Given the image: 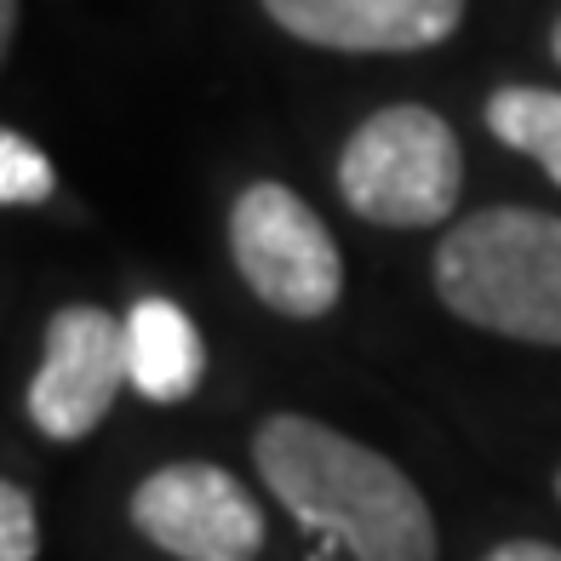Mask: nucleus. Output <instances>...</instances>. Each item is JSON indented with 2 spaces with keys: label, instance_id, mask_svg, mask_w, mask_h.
Wrapping results in <instances>:
<instances>
[{
  "label": "nucleus",
  "instance_id": "f257e3e1",
  "mask_svg": "<svg viewBox=\"0 0 561 561\" xmlns=\"http://www.w3.org/2000/svg\"><path fill=\"white\" fill-rule=\"evenodd\" d=\"M264 488L355 561H436V516L413 476L344 430L275 413L252 436Z\"/></svg>",
  "mask_w": 561,
  "mask_h": 561
},
{
  "label": "nucleus",
  "instance_id": "f03ea898",
  "mask_svg": "<svg viewBox=\"0 0 561 561\" xmlns=\"http://www.w3.org/2000/svg\"><path fill=\"white\" fill-rule=\"evenodd\" d=\"M442 304L499 339L561 350V218L533 207H488L453 224L436 247Z\"/></svg>",
  "mask_w": 561,
  "mask_h": 561
},
{
  "label": "nucleus",
  "instance_id": "7ed1b4c3",
  "mask_svg": "<svg viewBox=\"0 0 561 561\" xmlns=\"http://www.w3.org/2000/svg\"><path fill=\"white\" fill-rule=\"evenodd\" d=\"M465 190V149L424 104H390L350 133L339 156V195L355 218L390 229H430L453 218Z\"/></svg>",
  "mask_w": 561,
  "mask_h": 561
},
{
  "label": "nucleus",
  "instance_id": "20e7f679",
  "mask_svg": "<svg viewBox=\"0 0 561 561\" xmlns=\"http://www.w3.org/2000/svg\"><path fill=\"white\" fill-rule=\"evenodd\" d=\"M229 252L252 287L287 321H316L344 298V259L310 201L287 184H247L229 213Z\"/></svg>",
  "mask_w": 561,
  "mask_h": 561
},
{
  "label": "nucleus",
  "instance_id": "39448f33",
  "mask_svg": "<svg viewBox=\"0 0 561 561\" xmlns=\"http://www.w3.org/2000/svg\"><path fill=\"white\" fill-rule=\"evenodd\" d=\"M126 516L149 545L178 561H259L264 550V510L252 504L241 476L207 458H184V465L144 476Z\"/></svg>",
  "mask_w": 561,
  "mask_h": 561
},
{
  "label": "nucleus",
  "instance_id": "423d86ee",
  "mask_svg": "<svg viewBox=\"0 0 561 561\" xmlns=\"http://www.w3.org/2000/svg\"><path fill=\"white\" fill-rule=\"evenodd\" d=\"M126 373V321L98 304H69L46 321L41 367L30 385V424L53 442H81L110 419Z\"/></svg>",
  "mask_w": 561,
  "mask_h": 561
},
{
  "label": "nucleus",
  "instance_id": "0eeeda50",
  "mask_svg": "<svg viewBox=\"0 0 561 561\" xmlns=\"http://www.w3.org/2000/svg\"><path fill=\"white\" fill-rule=\"evenodd\" d=\"M470 0H264L304 46L327 53H424L465 23Z\"/></svg>",
  "mask_w": 561,
  "mask_h": 561
},
{
  "label": "nucleus",
  "instance_id": "6e6552de",
  "mask_svg": "<svg viewBox=\"0 0 561 561\" xmlns=\"http://www.w3.org/2000/svg\"><path fill=\"white\" fill-rule=\"evenodd\" d=\"M126 373L144 401H190L201 373H207V350H201L195 321L178 310L172 298H144L126 316Z\"/></svg>",
  "mask_w": 561,
  "mask_h": 561
},
{
  "label": "nucleus",
  "instance_id": "1a4fd4ad",
  "mask_svg": "<svg viewBox=\"0 0 561 561\" xmlns=\"http://www.w3.org/2000/svg\"><path fill=\"white\" fill-rule=\"evenodd\" d=\"M488 126L493 138L533 156L550 184H561V92H545V87H499L488 98Z\"/></svg>",
  "mask_w": 561,
  "mask_h": 561
},
{
  "label": "nucleus",
  "instance_id": "9d476101",
  "mask_svg": "<svg viewBox=\"0 0 561 561\" xmlns=\"http://www.w3.org/2000/svg\"><path fill=\"white\" fill-rule=\"evenodd\" d=\"M58 172L23 133H0V201L7 207H41L53 201Z\"/></svg>",
  "mask_w": 561,
  "mask_h": 561
},
{
  "label": "nucleus",
  "instance_id": "9b49d317",
  "mask_svg": "<svg viewBox=\"0 0 561 561\" xmlns=\"http://www.w3.org/2000/svg\"><path fill=\"white\" fill-rule=\"evenodd\" d=\"M35 550H41L35 504L18 481H7L0 488V561H35Z\"/></svg>",
  "mask_w": 561,
  "mask_h": 561
},
{
  "label": "nucleus",
  "instance_id": "f8f14e48",
  "mask_svg": "<svg viewBox=\"0 0 561 561\" xmlns=\"http://www.w3.org/2000/svg\"><path fill=\"white\" fill-rule=\"evenodd\" d=\"M481 561H561V550H556V545H545V539H510V545L488 550Z\"/></svg>",
  "mask_w": 561,
  "mask_h": 561
},
{
  "label": "nucleus",
  "instance_id": "ddd939ff",
  "mask_svg": "<svg viewBox=\"0 0 561 561\" xmlns=\"http://www.w3.org/2000/svg\"><path fill=\"white\" fill-rule=\"evenodd\" d=\"M18 35V0H0V46H12Z\"/></svg>",
  "mask_w": 561,
  "mask_h": 561
},
{
  "label": "nucleus",
  "instance_id": "4468645a",
  "mask_svg": "<svg viewBox=\"0 0 561 561\" xmlns=\"http://www.w3.org/2000/svg\"><path fill=\"white\" fill-rule=\"evenodd\" d=\"M550 53H556V64H561V23H556V35H550Z\"/></svg>",
  "mask_w": 561,
  "mask_h": 561
},
{
  "label": "nucleus",
  "instance_id": "2eb2a0df",
  "mask_svg": "<svg viewBox=\"0 0 561 561\" xmlns=\"http://www.w3.org/2000/svg\"><path fill=\"white\" fill-rule=\"evenodd\" d=\"M556 493H561V470H556Z\"/></svg>",
  "mask_w": 561,
  "mask_h": 561
}]
</instances>
